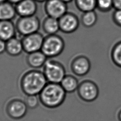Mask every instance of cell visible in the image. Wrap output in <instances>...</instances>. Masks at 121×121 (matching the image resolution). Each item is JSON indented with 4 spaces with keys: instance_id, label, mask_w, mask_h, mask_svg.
Listing matches in <instances>:
<instances>
[{
    "instance_id": "cell-1",
    "label": "cell",
    "mask_w": 121,
    "mask_h": 121,
    "mask_svg": "<svg viewBox=\"0 0 121 121\" xmlns=\"http://www.w3.org/2000/svg\"><path fill=\"white\" fill-rule=\"evenodd\" d=\"M47 83L43 71L32 69L26 71L22 75L19 86L26 95H39Z\"/></svg>"
},
{
    "instance_id": "cell-2",
    "label": "cell",
    "mask_w": 121,
    "mask_h": 121,
    "mask_svg": "<svg viewBox=\"0 0 121 121\" xmlns=\"http://www.w3.org/2000/svg\"><path fill=\"white\" fill-rule=\"evenodd\" d=\"M67 93L60 83L48 82L38 95L41 103L45 107L53 109L64 102Z\"/></svg>"
},
{
    "instance_id": "cell-3",
    "label": "cell",
    "mask_w": 121,
    "mask_h": 121,
    "mask_svg": "<svg viewBox=\"0 0 121 121\" xmlns=\"http://www.w3.org/2000/svg\"><path fill=\"white\" fill-rule=\"evenodd\" d=\"M64 48V39L56 34L47 35L44 37L41 51L48 58H52L60 55Z\"/></svg>"
},
{
    "instance_id": "cell-4",
    "label": "cell",
    "mask_w": 121,
    "mask_h": 121,
    "mask_svg": "<svg viewBox=\"0 0 121 121\" xmlns=\"http://www.w3.org/2000/svg\"><path fill=\"white\" fill-rule=\"evenodd\" d=\"M42 71L48 82L50 83H60L66 75V69L63 64L51 58L47 59Z\"/></svg>"
},
{
    "instance_id": "cell-5",
    "label": "cell",
    "mask_w": 121,
    "mask_h": 121,
    "mask_svg": "<svg viewBox=\"0 0 121 121\" xmlns=\"http://www.w3.org/2000/svg\"><path fill=\"white\" fill-rule=\"evenodd\" d=\"M40 26V21L35 15L19 17L15 23L17 33L22 36L38 32Z\"/></svg>"
},
{
    "instance_id": "cell-6",
    "label": "cell",
    "mask_w": 121,
    "mask_h": 121,
    "mask_svg": "<svg viewBox=\"0 0 121 121\" xmlns=\"http://www.w3.org/2000/svg\"><path fill=\"white\" fill-rule=\"evenodd\" d=\"M78 97L86 102H92L98 97L99 88L96 84L91 80H84L80 82L77 90Z\"/></svg>"
},
{
    "instance_id": "cell-7",
    "label": "cell",
    "mask_w": 121,
    "mask_h": 121,
    "mask_svg": "<svg viewBox=\"0 0 121 121\" xmlns=\"http://www.w3.org/2000/svg\"><path fill=\"white\" fill-rule=\"evenodd\" d=\"M28 107L24 101L14 98L9 101L6 107L8 116L13 120H20L24 118L27 112Z\"/></svg>"
},
{
    "instance_id": "cell-8",
    "label": "cell",
    "mask_w": 121,
    "mask_h": 121,
    "mask_svg": "<svg viewBox=\"0 0 121 121\" xmlns=\"http://www.w3.org/2000/svg\"><path fill=\"white\" fill-rule=\"evenodd\" d=\"M44 38L39 32L23 36L21 41L24 52L29 53L41 51Z\"/></svg>"
},
{
    "instance_id": "cell-9",
    "label": "cell",
    "mask_w": 121,
    "mask_h": 121,
    "mask_svg": "<svg viewBox=\"0 0 121 121\" xmlns=\"http://www.w3.org/2000/svg\"><path fill=\"white\" fill-rule=\"evenodd\" d=\"M70 68L74 75L82 77L89 72L91 69V62L86 56L78 55L72 59L70 63Z\"/></svg>"
},
{
    "instance_id": "cell-10",
    "label": "cell",
    "mask_w": 121,
    "mask_h": 121,
    "mask_svg": "<svg viewBox=\"0 0 121 121\" xmlns=\"http://www.w3.org/2000/svg\"><path fill=\"white\" fill-rule=\"evenodd\" d=\"M60 31L65 34H71L78 28L79 20L76 15L67 11L59 19Z\"/></svg>"
},
{
    "instance_id": "cell-11",
    "label": "cell",
    "mask_w": 121,
    "mask_h": 121,
    "mask_svg": "<svg viewBox=\"0 0 121 121\" xmlns=\"http://www.w3.org/2000/svg\"><path fill=\"white\" fill-rule=\"evenodd\" d=\"M44 9L47 16L58 19L68 11L67 3L61 0H47Z\"/></svg>"
},
{
    "instance_id": "cell-12",
    "label": "cell",
    "mask_w": 121,
    "mask_h": 121,
    "mask_svg": "<svg viewBox=\"0 0 121 121\" xmlns=\"http://www.w3.org/2000/svg\"><path fill=\"white\" fill-rule=\"evenodd\" d=\"M15 8L19 17L34 16L37 10V2L35 0H23L15 5Z\"/></svg>"
},
{
    "instance_id": "cell-13",
    "label": "cell",
    "mask_w": 121,
    "mask_h": 121,
    "mask_svg": "<svg viewBox=\"0 0 121 121\" xmlns=\"http://www.w3.org/2000/svg\"><path fill=\"white\" fill-rule=\"evenodd\" d=\"M27 54L26 63L29 67L34 69L43 67L48 59L41 50Z\"/></svg>"
},
{
    "instance_id": "cell-14",
    "label": "cell",
    "mask_w": 121,
    "mask_h": 121,
    "mask_svg": "<svg viewBox=\"0 0 121 121\" xmlns=\"http://www.w3.org/2000/svg\"><path fill=\"white\" fill-rule=\"evenodd\" d=\"M15 24L11 20H0V39L7 41L16 36Z\"/></svg>"
},
{
    "instance_id": "cell-15",
    "label": "cell",
    "mask_w": 121,
    "mask_h": 121,
    "mask_svg": "<svg viewBox=\"0 0 121 121\" xmlns=\"http://www.w3.org/2000/svg\"><path fill=\"white\" fill-rule=\"evenodd\" d=\"M23 51L21 39H19L16 36L6 41V52L9 56H18Z\"/></svg>"
},
{
    "instance_id": "cell-16",
    "label": "cell",
    "mask_w": 121,
    "mask_h": 121,
    "mask_svg": "<svg viewBox=\"0 0 121 121\" xmlns=\"http://www.w3.org/2000/svg\"><path fill=\"white\" fill-rule=\"evenodd\" d=\"M17 14L15 6L5 1L0 4V20H12Z\"/></svg>"
},
{
    "instance_id": "cell-17",
    "label": "cell",
    "mask_w": 121,
    "mask_h": 121,
    "mask_svg": "<svg viewBox=\"0 0 121 121\" xmlns=\"http://www.w3.org/2000/svg\"><path fill=\"white\" fill-rule=\"evenodd\" d=\"M42 28L47 35L56 34L60 30L59 20L58 19L47 16L42 22Z\"/></svg>"
},
{
    "instance_id": "cell-18",
    "label": "cell",
    "mask_w": 121,
    "mask_h": 121,
    "mask_svg": "<svg viewBox=\"0 0 121 121\" xmlns=\"http://www.w3.org/2000/svg\"><path fill=\"white\" fill-rule=\"evenodd\" d=\"M60 84L67 93H72L77 91L79 83L74 76L66 74Z\"/></svg>"
},
{
    "instance_id": "cell-19",
    "label": "cell",
    "mask_w": 121,
    "mask_h": 121,
    "mask_svg": "<svg viewBox=\"0 0 121 121\" xmlns=\"http://www.w3.org/2000/svg\"><path fill=\"white\" fill-rule=\"evenodd\" d=\"M97 20V15L95 10L83 12L80 18V22L85 27L90 28L95 26Z\"/></svg>"
},
{
    "instance_id": "cell-20",
    "label": "cell",
    "mask_w": 121,
    "mask_h": 121,
    "mask_svg": "<svg viewBox=\"0 0 121 121\" xmlns=\"http://www.w3.org/2000/svg\"><path fill=\"white\" fill-rule=\"evenodd\" d=\"M77 8L80 11L86 12L96 9V0H74Z\"/></svg>"
},
{
    "instance_id": "cell-21",
    "label": "cell",
    "mask_w": 121,
    "mask_h": 121,
    "mask_svg": "<svg viewBox=\"0 0 121 121\" xmlns=\"http://www.w3.org/2000/svg\"><path fill=\"white\" fill-rule=\"evenodd\" d=\"M111 57L113 63L121 68V41L116 43L113 46Z\"/></svg>"
},
{
    "instance_id": "cell-22",
    "label": "cell",
    "mask_w": 121,
    "mask_h": 121,
    "mask_svg": "<svg viewBox=\"0 0 121 121\" xmlns=\"http://www.w3.org/2000/svg\"><path fill=\"white\" fill-rule=\"evenodd\" d=\"M113 7L112 0H96V9L101 12H107Z\"/></svg>"
},
{
    "instance_id": "cell-23",
    "label": "cell",
    "mask_w": 121,
    "mask_h": 121,
    "mask_svg": "<svg viewBox=\"0 0 121 121\" xmlns=\"http://www.w3.org/2000/svg\"><path fill=\"white\" fill-rule=\"evenodd\" d=\"M24 101L28 108L34 109L38 106L40 100L37 95H26Z\"/></svg>"
},
{
    "instance_id": "cell-24",
    "label": "cell",
    "mask_w": 121,
    "mask_h": 121,
    "mask_svg": "<svg viewBox=\"0 0 121 121\" xmlns=\"http://www.w3.org/2000/svg\"><path fill=\"white\" fill-rule=\"evenodd\" d=\"M112 19L115 25L121 27V9H114L112 14Z\"/></svg>"
},
{
    "instance_id": "cell-25",
    "label": "cell",
    "mask_w": 121,
    "mask_h": 121,
    "mask_svg": "<svg viewBox=\"0 0 121 121\" xmlns=\"http://www.w3.org/2000/svg\"><path fill=\"white\" fill-rule=\"evenodd\" d=\"M6 42L0 39V54L6 52Z\"/></svg>"
},
{
    "instance_id": "cell-26",
    "label": "cell",
    "mask_w": 121,
    "mask_h": 121,
    "mask_svg": "<svg viewBox=\"0 0 121 121\" xmlns=\"http://www.w3.org/2000/svg\"><path fill=\"white\" fill-rule=\"evenodd\" d=\"M114 9H121V0H112Z\"/></svg>"
},
{
    "instance_id": "cell-27",
    "label": "cell",
    "mask_w": 121,
    "mask_h": 121,
    "mask_svg": "<svg viewBox=\"0 0 121 121\" xmlns=\"http://www.w3.org/2000/svg\"><path fill=\"white\" fill-rule=\"evenodd\" d=\"M22 0H7V1H8L9 2L13 4H15V5H16L18 3Z\"/></svg>"
},
{
    "instance_id": "cell-28",
    "label": "cell",
    "mask_w": 121,
    "mask_h": 121,
    "mask_svg": "<svg viewBox=\"0 0 121 121\" xmlns=\"http://www.w3.org/2000/svg\"><path fill=\"white\" fill-rule=\"evenodd\" d=\"M117 117L119 121H121V109L119 111L118 113Z\"/></svg>"
},
{
    "instance_id": "cell-29",
    "label": "cell",
    "mask_w": 121,
    "mask_h": 121,
    "mask_svg": "<svg viewBox=\"0 0 121 121\" xmlns=\"http://www.w3.org/2000/svg\"><path fill=\"white\" fill-rule=\"evenodd\" d=\"M62 0V1H63V2H64L65 3H69V2H71L72 1H73V0Z\"/></svg>"
},
{
    "instance_id": "cell-30",
    "label": "cell",
    "mask_w": 121,
    "mask_h": 121,
    "mask_svg": "<svg viewBox=\"0 0 121 121\" xmlns=\"http://www.w3.org/2000/svg\"><path fill=\"white\" fill-rule=\"evenodd\" d=\"M35 1L37 2H45L47 0H35Z\"/></svg>"
},
{
    "instance_id": "cell-31",
    "label": "cell",
    "mask_w": 121,
    "mask_h": 121,
    "mask_svg": "<svg viewBox=\"0 0 121 121\" xmlns=\"http://www.w3.org/2000/svg\"><path fill=\"white\" fill-rule=\"evenodd\" d=\"M7 0H0V3H3L5 1H7Z\"/></svg>"
}]
</instances>
